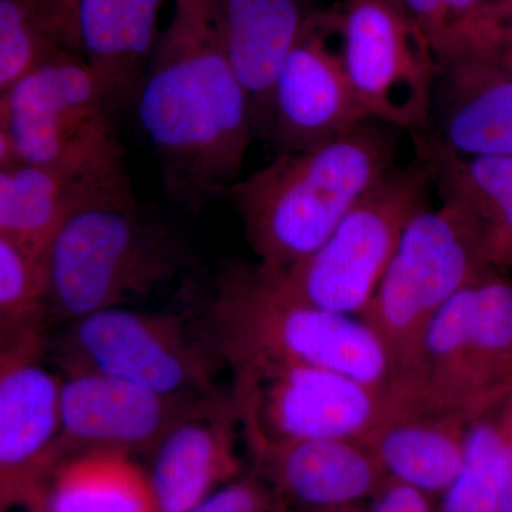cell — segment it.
I'll use <instances>...</instances> for the list:
<instances>
[{
    "mask_svg": "<svg viewBox=\"0 0 512 512\" xmlns=\"http://www.w3.org/2000/svg\"><path fill=\"white\" fill-rule=\"evenodd\" d=\"M510 2L512 3V0H510Z\"/></svg>",
    "mask_w": 512,
    "mask_h": 512,
    "instance_id": "33",
    "label": "cell"
},
{
    "mask_svg": "<svg viewBox=\"0 0 512 512\" xmlns=\"http://www.w3.org/2000/svg\"><path fill=\"white\" fill-rule=\"evenodd\" d=\"M259 474L298 512H366L386 474L366 441L309 440L251 447Z\"/></svg>",
    "mask_w": 512,
    "mask_h": 512,
    "instance_id": "15",
    "label": "cell"
},
{
    "mask_svg": "<svg viewBox=\"0 0 512 512\" xmlns=\"http://www.w3.org/2000/svg\"><path fill=\"white\" fill-rule=\"evenodd\" d=\"M202 322L218 359L232 372L318 367L400 394L416 406L382 339L365 320L289 298L258 264L222 269Z\"/></svg>",
    "mask_w": 512,
    "mask_h": 512,
    "instance_id": "2",
    "label": "cell"
},
{
    "mask_svg": "<svg viewBox=\"0 0 512 512\" xmlns=\"http://www.w3.org/2000/svg\"><path fill=\"white\" fill-rule=\"evenodd\" d=\"M238 424L232 396L215 392L168 431L146 468L157 512H190L241 476Z\"/></svg>",
    "mask_w": 512,
    "mask_h": 512,
    "instance_id": "17",
    "label": "cell"
},
{
    "mask_svg": "<svg viewBox=\"0 0 512 512\" xmlns=\"http://www.w3.org/2000/svg\"><path fill=\"white\" fill-rule=\"evenodd\" d=\"M33 512H40V511H33Z\"/></svg>",
    "mask_w": 512,
    "mask_h": 512,
    "instance_id": "32",
    "label": "cell"
},
{
    "mask_svg": "<svg viewBox=\"0 0 512 512\" xmlns=\"http://www.w3.org/2000/svg\"><path fill=\"white\" fill-rule=\"evenodd\" d=\"M133 106L175 204L201 210L241 180L254 127L207 0H175Z\"/></svg>",
    "mask_w": 512,
    "mask_h": 512,
    "instance_id": "1",
    "label": "cell"
},
{
    "mask_svg": "<svg viewBox=\"0 0 512 512\" xmlns=\"http://www.w3.org/2000/svg\"><path fill=\"white\" fill-rule=\"evenodd\" d=\"M192 265L183 235L136 195L92 202L64 220L43 256L47 313L69 323L126 306Z\"/></svg>",
    "mask_w": 512,
    "mask_h": 512,
    "instance_id": "4",
    "label": "cell"
},
{
    "mask_svg": "<svg viewBox=\"0 0 512 512\" xmlns=\"http://www.w3.org/2000/svg\"><path fill=\"white\" fill-rule=\"evenodd\" d=\"M366 119L346 69L339 10L318 9L276 79L271 140L278 153L313 150Z\"/></svg>",
    "mask_w": 512,
    "mask_h": 512,
    "instance_id": "12",
    "label": "cell"
},
{
    "mask_svg": "<svg viewBox=\"0 0 512 512\" xmlns=\"http://www.w3.org/2000/svg\"><path fill=\"white\" fill-rule=\"evenodd\" d=\"M77 0H36L40 22L56 46L67 50L70 20Z\"/></svg>",
    "mask_w": 512,
    "mask_h": 512,
    "instance_id": "30",
    "label": "cell"
},
{
    "mask_svg": "<svg viewBox=\"0 0 512 512\" xmlns=\"http://www.w3.org/2000/svg\"><path fill=\"white\" fill-rule=\"evenodd\" d=\"M33 511L157 512L146 468L136 457L103 450L64 458Z\"/></svg>",
    "mask_w": 512,
    "mask_h": 512,
    "instance_id": "23",
    "label": "cell"
},
{
    "mask_svg": "<svg viewBox=\"0 0 512 512\" xmlns=\"http://www.w3.org/2000/svg\"><path fill=\"white\" fill-rule=\"evenodd\" d=\"M470 424L453 414L414 407L387 420L366 443L387 480L433 500L460 471Z\"/></svg>",
    "mask_w": 512,
    "mask_h": 512,
    "instance_id": "22",
    "label": "cell"
},
{
    "mask_svg": "<svg viewBox=\"0 0 512 512\" xmlns=\"http://www.w3.org/2000/svg\"><path fill=\"white\" fill-rule=\"evenodd\" d=\"M490 271L494 268L476 231L447 202L434 210L423 208L407 222L360 318L382 339L417 404L424 336L431 320L464 286Z\"/></svg>",
    "mask_w": 512,
    "mask_h": 512,
    "instance_id": "5",
    "label": "cell"
},
{
    "mask_svg": "<svg viewBox=\"0 0 512 512\" xmlns=\"http://www.w3.org/2000/svg\"><path fill=\"white\" fill-rule=\"evenodd\" d=\"M234 379L231 396L249 447L367 441L397 413L413 409L400 394L318 367H248L234 372Z\"/></svg>",
    "mask_w": 512,
    "mask_h": 512,
    "instance_id": "10",
    "label": "cell"
},
{
    "mask_svg": "<svg viewBox=\"0 0 512 512\" xmlns=\"http://www.w3.org/2000/svg\"><path fill=\"white\" fill-rule=\"evenodd\" d=\"M60 376L45 365V339L0 357V512L35 510L66 458L60 426Z\"/></svg>",
    "mask_w": 512,
    "mask_h": 512,
    "instance_id": "13",
    "label": "cell"
},
{
    "mask_svg": "<svg viewBox=\"0 0 512 512\" xmlns=\"http://www.w3.org/2000/svg\"><path fill=\"white\" fill-rule=\"evenodd\" d=\"M501 448L498 457V493L500 512H512V392L501 404L500 416Z\"/></svg>",
    "mask_w": 512,
    "mask_h": 512,
    "instance_id": "28",
    "label": "cell"
},
{
    "mask_svg": "<svg viewBox=\"0 0 512 512\" xmlns=\"http://www.w3.org/2000/svg\"><path fill=\"white\" fill-rule=\"evenodd\" d=\"M57 359L62 372L97 373L171 396L217 392L215 369L221 363L202 320L127 306L67 323Z\"/></svg>",
    "mask_w": 512,
    "mask_h": 512,
    "instance_id": "9",
    "label": "cell"
},
{
    "mask_svg": "<svg viewBox=\"0 0 512 512\" xmlns=\"http://www.w3.org/2000/svg\"><path fill=\"white\" fill-rule=\"evenodd\" d=\"M431 177L423 158L393 167L357 201L311 255L284 271H264L279 291L326 311L362 315L407 222L427 207Z\"/></svg>",
    "mask_w": 512,
    "mask_h": 512,
    "instance_id": "7",
    "label": "cell"
},
{
    "mask_svg": "<svg viewBox=\"0 0 512 512\" xmlns=\"http://www.w3.org/2000/svg\"><path fill=\"white\" fill-rule=\"evenodd\" d=\"M498 57H500L501 62H503L512 73V23L510 29H508L507 35H505L503 45H501L500 52H498Z\"/></svg>",
    "mask_w": 512,
    "mask_h": 512,
    "instance_id": "31",
    "label": "cell"
},
{
    "mask_svg": "<svg viewBox=\"0 0 512 512\" xmlns=\"http://www.w3.org/2000/svg\"><path fill=\"white\" fill-rule=\"evenodd\" d=\"M134 194L128 173L70 174L16 163L0 167V237L42 259L72 212L92 202Z\"/></svg>",
    "mask_w": 512,
    "mask_h": 512,
    "instance_id": "20",
    "label": "cell"
},
{
    "mask_svg": "<svg viewBox=\"0 0 512 512\" xmlns=\"http://www.w3.org/2000/svg\"><path fill=\"white\" fill-rule=\"evenodd\" d=\"M392 126L373 119L330 141L275 160L228 192L258 264L279 272L318 249L373 185L394 167Z\"/></svg>",
    "mask_w": 512,
    "mask_h": 512,
    "instance_id": "3",
    "label": "cell"
},
{
    "mask_svg": "<svg viewBox=\"0 0 512 512\" xmlns=\"http://www.w3.org/2000/svg\"><path fill=\"white\" fill-rule=\"evenodd\" d=\"M453 156H512V73L497 55L437 66L429 130Z\"/></svg>",
    "mask_w": 512,
    "mask_h": 512,
    "instance_id": "18",
    "label": "cell"
},
{
    "mask_svg": "<svg viewBox=\"0 0 512 512\" xmlns=\"http://www.w3.org/2000/svg\"><path fill=\"white\" fill-rule=\"evenodd\" d=\"M161 0H77L66 49L82 57L113 109L133 106L157 45Z\"/></svg>",
    "mask_w": 512,
    "mask_h": 512,
    "instance_id": "19",
    "label": "cell"
},
{
    "mask_svg": "<svg viewBox=\"0 0 512 512\" xmlns=\"http://www.w3.org/2000/svg\"><path fill=\"white\" fill-rule=\"evenodd\" d=\"M500 448L498 419L484 416L474 420L468 426L460 471L440 495L434 512H500Z\"/></svg>",
    "mask_w": 512,
    "mask_h": 512,
    "instance_id": "25",
    "label": "cell"
},
{
    "mask_svg": "<svg viewBox=\"0 0 512 512\" xmlns=\"http://www.w3.org/2000/svg\"><path fill=\"white\" fill-rule=\"evenodd\" d=\"M190 512H291L281 495L259 473L222 485Z\"/></svg>",
    "mask_w": 512,
    "mask_h": 512,
    "instance_id": "27",
    "label": "cell"
},
{
    "mask_svg": "<svg viewBox=\"0 0 512 512\" xmlns=\"http://www.w3.org/2000/svg\"><path fill=\"white\" fill-rule=\"evenodd\" d=\"M512 392V282L490 271L431 320L423 345L419 407L468 423Z\"/></svg>",
    "mask_w": 512,
    "mask_h": 512,
    "instance_id": "8",
    "label": "cell"
},
{
    "mask_svg": "<svg viewBox=\"0 0 512 512\" xmlns=\"http://www.w3.org/2000/svg\"><path fill=\"white\" fill-rule=\"evenodd\" d=\"M417 156L430 171L443 202L456 208L476 231L491 268L512 266V156H453L420 134Z\"/></svg>",
    "mask_w": 512,
    "mask_h": 512,
    "instance_id": "21",
    "label": "cell"
},
{
    "mask_svg": "<svg viewBox=\"0 0 512 512\" xmlns=\"http://www.w3.org/2000/svg\"><path fill=\"white\" fill-rule=\"evenodd\" d=\"M343 55L367 119L429 130L437 63L400 0H342Z\"/></svg>",
    "mask_w": 512,
    "mask_h": 512,
    "instance_id": "11",
    "label": "cell"
},
{
    "mask_svg": "<svg viewBox=\"0 0 512 512\" xmlns=\"http://www.w3.org/2000/svg\"><path fill=\"white\" fill-rule=\"evenodd\" d=\"M60 380L66 457L94 450L150 456L168 431L210 396H171L90 372H62Z\"/></svg>",
    "mask_w": 512,
    "mask_h": 512,
    "instance_id": "14",
    "label": "cell"
},
{
    "mask_svg": "<svg viewBox=\"0 0 512 512\" xmlns=\"http://www.w3.org/2000/svg\"><path fill=\"white\" fill-rule=\"evenodd\" d=\"M366 512H434V504L414 488L387 481Z\"/></svg>",
    "mask_w": 512,
    "mask_h": 512,
    "instance_id": "29",
    "label": "cell"
},
{
    "mask_svg": "<svg viewBox=\"0 0 512 512\" xmlns=\"http://www.w3.org/2000/svg\"><path fill=\"white\" fill-rule=\"evenodd\" d=\"M0 100L18 163L70 174L127 173L113 106L76 53L56 50Z\"/></svg>",
    "mask_w": 512,
    "mask_h": 512,
    "instance_id": "6",
    "label": "cell"
},
{
    "mask_svg": "<svg viewBox=\"0 0 512 512\" xmlns=\"http://www.w3.org/2000/svg\"><path fill=\"white\" fill-rule=\"evenodd\" d=\"M62 47L46 35L36 0H0V92Z\"/></svg>",
    "mask_w": 512,
    "mask_h": 512,
    "instance_id": "26",
    "label": "cell"
},
{
    "mask_svg": "<svg viewBox=\"0 0 512 512\" xmlns=\"http://www.w3.org/2000/svg\"><path fill=\"white\" fill-rule=\"evenodd\" d=\"M225 59L245 97L255 138H271L282 66L316 12L313 0H207Z\"/></svg>",
    "mask_w": 512,
    "mask_h": 512,
    "instance_id": "16",
    "label": "cell"
},
{
    "mask_svg": "<svg viewBox=\"0 0 512 512\" xmlns=\"http://www.w3.org/2000/svg\"><path fill=\"white\" fill-rule=\"evenodd\" d=\"M437 66L497 55L512 23L510 0H400Z\"/></svg>",
    "mask_w": 512,
    "mask_h": 512,
    "instance_id": "24",
    "label": "cell"
}]
</instances>
